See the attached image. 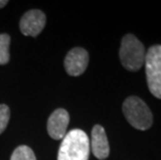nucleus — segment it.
Wrapping results in <instances>:
<instances>
[{
  "label": "nucleus",
  "mask_w": 161,
  "mask_h": 160,
  "mask_svg": "<svg viewBox=\"0 0 161 160\" xmlns=\"http://www.w3.org/2000/svg\"><path fill=\"white\" fill-rule=\"evenodd\" d=\"M90 138L81 129H73L64 135L57 154V160H88Z\"/></svg>",
  "instance_id": "obj_1"
},
{
  "label": "nucleus",
  "mask_w": 161,
  "mask_h": 160,
  "mask_svg": "<svg viewBox=\"0 0 161 160\" xmlns=\"http://www.w3.org/2000/svg\"><path fill=\"white\" fill-rule=\"evenodd\" d=\"M147 51L143 44L134 35H126L122 39L119 59L123 67L130 72H137L145 64Z\"/></svg>",
  "instance_id": "obj_2"
},
{
  "label": "nucleus",
  "mask_w": 161,
  "mask_h": 160,
  "mask_svg": "<svg viewBox=\"0 0 161 160\" xmlns=\"http://www.w3.org/2000/svg\"><path fill=\"white\" fill-rule=\"evenodd\" d=\"M123 113L128 123L137 130H148L153 125V114L150 108L136 96H130L124 101Z\"/></svg>",
  "instance_id": "obj_3"
},
{
  "label": "nucleus",
  "mask_w": 161,
  "mask_h": 160,
  "mask_svg": "<svg viewBox=\"0 0 161 160\" xmlns=\"http://www.w3.org/2000/svg\"><path fill=\"white\" fill-rule=\"evenodd\" d=\"M145 67L149 91L161 99V45H154L147 51Z\"/></svg>",
  "instance_id": "obj_4"
},
{
  "label": "nucleus",
  "mask_w": 161,
  "mask_h": 160,
  "mask_svg": "<svg viewBox=\"0 0 161 160\" xmlns=\"http://www.w3.org/2000/svg\"><path fill=\"white\" fill-rule=\"evenodd\" d=\"M46 15L39 9H30L21 17L19 27L22 35L36 37L43 31L46 25Z\"/></svg>",
  "instance_id": "obj_5"
},
{
  "label": "nucleus",
  "mask_w": 161,
  "mask_h": 160,
  "mask_svg": "<svg viewBox=\"0 0 161 160\" xmlns=\"http://www.w3.org/2000/svg\"><path fill=\"white\" fill-rule=\"evenodd\" d=\"M90 56L88 52L81 47H75L68 52L64 58V69L70 76H80L88 66Z\"/></svg>",
  "instance_id": "obj_6"
},
{
  "label": "nucleus",
  "mask_w": 161,
  "mask_h": 160,
  "mask_svg": "<svg viewBox=\"0 0 161 160\" xmlns=\"http://www.w3.org/2000/svg\"><path fill=\"white\" fill-rule=\"evenodd\" d=\"M70 122L69 112L64 108L54 110L47 121V131L51 138L59 141L67 134V128Z\"/></svg>",
  "instance_id": "obj_7"
},
{
  "label": "nucleus",
  "mask_w": 161,
  "mask_h": 160,
  "mask_svg": "<svg viewBox=\"0 0 161 160\" xmlns=\"http://www.w3.org/2000/svg\"><path fill=\"white\" fill-rule=\"evenodd\" d=\"M90 146L92 154L96 158L104 160L109 156L110 149H109L107 135H106L104 128L101 125H95L92 128Z\"/></svg>",
  "instance_id": "obj_8"
},
{
  "label": "nucleus",
  "mask_w": 161,
  "mask_h": 160,
  "mask_svg": "<svg viewBox=\"0 0 161 160\" xmlns=\"http://www.w3.org/2000/svg\"><path fill=\"white\" fill-rule=\"evenodd\" d=\"M9 44L11 36L8 33L0 35V66L6 64L9 62Z\"/></svg>",
  "instance_id": "obj_9"
},
{
  "label": "nucleus",
  "mask_w": 161,
  "mask_h": 160,
  "mask_svg": "<svg viewBox=\"0 0 161 160\" xmlns=\"http://www.w3.org/2000/svg\"><path fill=\"white\" fill-rule=\"evenodd\" d=\"M9 160H36V157L31 148L22 145L14 150Z\"/></svg>",
  "instance_id": "obj_10"
},
{
  "label": "nucleus",
  "mask_w": 161,
  "mask_h": 160,
  "mask_svg": "<svg viewBox=\"0 0 161 160\" xmlns=\"http://www.w3.org/2000/svg\"><path fill=\"white\" fill-rule=\"evenodd\" d=\"M11 118V110L6 104H0V134L3 133L8 127Z\"/></svg>",
  "instance_id": "obj_11"
},
{
  "label": "nucleus",
  "mask_w": 161,
  "mask_h": 160,
  "mask_svg": "<svg viewBox=\"0 0 161 160\" xmlns=\"http://www.w3.org/2000/svg\"><path fill=\"white\" fill-rule=\"evenodd\" d=\"M8 1L6 0H0V8H4V6L8 4Z\"/></svg>",
  "instance_id": "obj_12"
}]
</instances>
